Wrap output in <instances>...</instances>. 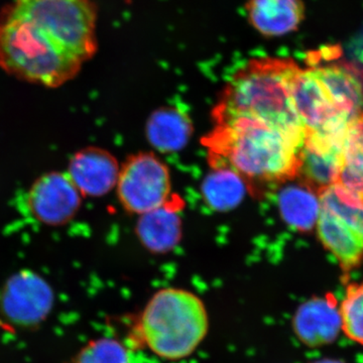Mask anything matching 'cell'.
I'll return each instance as SVG.
<instances>
[{"mask_svg":"<svg viewBox=\"0 0 363 363\" xmlns=\"http://www.w3.org/2000/svg\"><path fill=\"white\" fill-rule=\"evenodd\" d=\"M192 128L185 113L173 107H162L147 121V140L161 152H177L187 145Z\"/></svg>","mask_w":363,"mask_h":363,"instance_id":"obj_17","label":"cell"},{"mask_svg":"<svg viewBox=\"0 0 363 363\" xmlns=\"http://www.w3.org/2000/svg\"><path fill=\"white\" fill-rule=\"evenodd\" d=\"M279 207L286 223L303 233L316 227L321 209L319 196L301 182L281 189Z\"/></svg>","mask_w":363,"mask_h":363,"instance_id":"obj_15","label":"cell"},{"mask_svg":"<svg viewBox=\"0 0 363 363\" xmlns=\"http://www.w3.org/2000/svg\"><path fill=\"white\" fill-rule=\"evenodd\" d=\"M292 328L298 340L308 347L333 343L342 332L337 298L327 294L305 301L294 314Z\"/></svg>","mask_w":363,"mask_h":363,"instance_id":"obj_10","label":"cell"},{"mask_svg":"<svg viewBox=\"0 0 363 363\" xmlns=\"http://www.w3.org/2000/svg\"><path fill=\"white\" fill-rule=\"evenodd\" d=\"M333 188L344 201L363 208V111L346 133L343 168Z\"/></svg>","mask_w":363,"mask_h":363,"instance_id":"obj_14","label":"cell"},{"mask_svg":"<svg viewBox=\"0 0 363 363\" xmlns=\"http://www.w3.org/2000/svg\"><path fill=\"white\" fill-rule=\"evenodd\" d=\"M318 238L325 250L333 255L344 272L363 264V233L354 226L321 206L317 221Z\"/></svg>","mask_w":363,"mask_h":363,"instance_id":"obj_13","label":"cell"},{"mask_svg":"<svg viewBox=\"0 0 363 363\" xmlns=\"http://www.w3.org/2000/svg\"><path fill=\"white\" fill-rule=\"evenodd\" d=\"M301 69L292 58L264 56L248 60L227 81L212 118L252 117L305 136L294 104V85Z\"/></svg>","mask_w":363,"mask_h":363,"instance_id":"obj_3","label":"cell"},{"mask_svg":"<svg viewBox=\"0 0 363 363\" xmlns=\"http://www.w3.org/2000/svg\"><path fill=\"white\" fill-rule=\"evenodd\" d=\"M117 196L130 213L143 215L168 205L171 176L168 167L150 152L128 157L119 171Z\"/></svg>","mask_w":363,"mask_h":363,"instance_id":"obj_6","label":"cell"},{"mask_svg":"<svg viewBox=\"0 0 363 363\" xmlns=\"http://www.w3.org/2000/svg\"><path fill=\"white\" fill-rule=\"evenodd\" d=\"M208 331L209 315L201 298L171 286L147 301L131 329V338L162 359L179 362L199 348Z\"/></svg>","mask_w":363,"mask_h":363,"instance_id":"obj_4","label":"cell"},{"mask_svg":"<svg viewBox=\"0 0 363 363\" xmlns=\"http://www.w3.org/2000/svg\"><path fill=\"white\" fill-rule=\"evenodd\" d=\"M304 0H247L245 18L255 32L279 39L298 32L306 20Z\"/></svg>","mask_w":363,"mask_h":363,"instance_id":"obj_11","label":"cell"},{"mask_svg":"<svg viewBox=\"0 0 363 363\" xmlns=\"http://www.w3.org/2000/svg\"><path fill=\"white\" fill-rule=\"evenodd\" d=\"M346 133L306 131L297 178L318 195L338 182L344 164Z\"/></svg>","mask_w":363,"mask_h":363,"instance_id":"obj_8","label":"cell"},{"mask_svg":"<svg viewBox=\"0 0 363 363\" xmlns=\"http://www.w3.org/2000/svg\"><path fill=\"white\" fill-rule=\"evenodd\" d=\"M205 202L216 211H228L238 206L245 197L247 185L238 174L228 169L216 168L202 183Z\"/></svg>","mask_w":363,"mask_h":363,"instance_id":"obj_18","label":"cell"},{"mask_svg":"<svg viewBox=\"0 0 363 363\" xmlns=\"http://www.w3.org/2000/svg\"><path fill=\"white\" fill-rule=\"evenodd\" d=\"M313 363H344V362H340V360H336V359H322V360H318V362H315Z\"/></svg>","mask_w":363,"mask_h":363,"instance_id":"obj_22","label":"cell"},{"mask_svg":"<svg viewBox=\"0 0 363 363\" xmlns=\"http://www.w3.org/2000/svg\"><path fill=\"white\" fill-rule=\"evenodd\" d=\"M72 363H131L128 346L114 338L102 337L86 344Z\"/></svg>","mask_w":363,"mask_h":363,"instance_id":"obj_20","label":"cell"},{"mask_svg":"<svg viewBox=\"0 0 363 363\" xmlns=\"http://www.w3.org/2000/svg\"><path fill=\"white\" fill-rule=\"evenodd\" d=\"M318 196L322 207L328 208L363 233V208L344 201L336 194L333 186L322 191Z\"/></svg>","mask_w":363,"mask_h":363,"instance_id":"obj_21","label":"cell"},{"mask_svg":"<svg viewBox=\"0 0 363 363\" xmlns=\"http://www.w3.org/2000/svg\"><path fill=\"white\" fill-rule=\"evenodd\" d=\"M94 0H13L0 11V68L55 88L78 75L98 50Z\"/></svg>","mask_w":363,"mask_h":363,"instance_id":"obj_1","label":"cell"},{"mask_svg":"<svg viewBox=\"0 0 363 363\" xmlns=\"http://www.w3.org/2000/svg\"><path fill=\"white\" fill-rule=\"evenodd\" d=\"M138 236L147 250L156 253L168 252L181 240L180 216L169 205L140 215Z\"/></svg>","mask_w":363,"mask_h":363,"instance_id":"obj_16","label":"cell"},{"mask_svg":"<svg viewBox=\"0 0 363 363\" xmlns=\"http://www.w3.org/2000/svg\"><path fill=\"white\" fill-rule=\"evenodd\" d=\"M54 295L49 284L32 271H21L7 279L0 294V309L11 323L33 327L50 314Z\"/></svg>","mask_w":363,"mask_h":363,"instance_id":"obj_7","label":"cell"},{"mask_svg":"<svg viewBox=\"0 0 363 363\" xmlns=\"http://www.w3.org/2000/svg\"><path fill=\"white\" fill-rule=\"evenodd\" d=\"M119 171L116 159L111 152L87 147L72 157L67 174L81 194L97 197L116 187Z\"/></svg>","mask_w":363,"mask_h":363,"instance_id":"obj_12","label":"cell"},{"mask_svg":"<svg viewBox=\"0 0 363 363\" xmlns=\"http://www.w3.org/2000/svg\"><path fill=\"white\" fill-rule=\"evenodd\" d=\"M81 206V193L67 173L45 174L26 192L25 207L33 220L60 226L75 216Z\"/></svg>","mask_w":363,"mask_h":363,"instance_id":"obj_9","label":"cell"},{"mask_svg":"<svg viewBox=\"0 0 363 363\" xmlns=\"http://www.w3.org/2000/svg\"><path fill=\"white\" fill-rule=\"evenodd\" d=\"M212 121L213 128L202 142L212 169H230L257 194L297 178L305 136L252 117Z\"/></svg>","mask_w":363,"mask_h":363,"instance_id":"obj_2","label":"cell"},{"mask_svg":"<svg viewBox=\"0 0 363 363\" xmlns=\"http://www.w3.org/2000/svg\"><path fill=\"white\" fill-rule=\"evenodd\" d=\"M341 326L346 337L363 345V281L350 284L339 303Z\"/></svg>","mask_w":363,"mask_h":363,"instance_id":"obj_19","label":"cell"},{"mask_svg":"<svg viewBox=\"0 0 363 363\" xmlns=\"http://www.w3.org/2000/svg\"><path fill=\"white\" fill-rule=\"evenodd\" d=\"M294 104L306 131L342 133L362 111L363 84L346 66L310 65L296 79Z\"/></svg>","mask_w":363,"mask_h":363,"instance_id":"obj_5","label":"cell"}]
</instances>
